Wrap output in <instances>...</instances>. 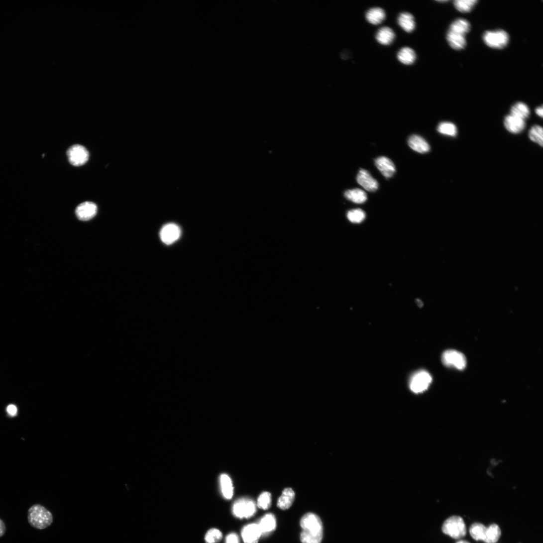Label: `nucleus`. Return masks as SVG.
I'll use <instances>...</instances> for the list:
<instances>
[{
	"label": "nucleus",
	"mask_w": 543,
	"mask_h": 543,
	"mask_svg": "<svg viewBox=\"0 0 543 543\" xmlns=\"http://www.w3.org/2000/svg\"><path fill=\"white\" fill-rule=\"evenodd\" d=\"M97 207L92 202H85L80 205L76 209L77 217L82 221H88L93 218L97 214Z\"/></svg>",
	"instance_id": "obj_11"
},
{
	"label": "nucleus",
	"mask_w": 543,
	"mask_h": 543,
	"mask_svg": "<svg viewBox=\"0 0 543 543\" xmlns=\"http://www.w3.org/2000/svg\"><path fill=\"white\" fill-rule=\"evenodd\" d=\"M437 130L440 133L449 136L454 137L457 134V128L456 125L449 122H441L438 125Z\"/></svg>",
	"instance_id": "obj_29"
},
{
	"label": "nucleus",
	"mask_w": 543,
	"mask_h": 543,
	"mask_svg": "<svg viewBox=\"0 0 543 543\" xmlns=\"http://www.w3.org/2000/svg\"><path fill=\"white\" fill-rule=\"evenodd\" d=\"M181 235V229L176 224L169 223L165 225L161 229L160 237L163 242L170 244L178 239Z\"/></svg>",
	"instance_id": "obj_10"
},
{
	"label": "nucleus",
	"mask_w": 543,
	"mask_h": 543,
	"mask_svg": "<svg viewBox=\"0 0 543 543\" xmlns=\"http://www.w3.org/2000/svg\"><path fill=\"white\" fill-rule=\"evenodd\" d=\"M470 23L466 19L458 18L450 25L449 31L465 35L470 30Z\"/></svg>",
	"instance_id": "obj_25"
},
{
	"label": "nucleus",
	"mask_w": 543,
	"mask_h": 543,
	"mask_svg": "<svg viewBox=\"0 0 543 543\" xmlns=\"http://www.w3.org/2000/svg\"><path fill=\"white\" fill-rule=\"evenodd\" d=\"M442 532L454 539H460L467 534L466 526L462 518L453 516L443 522L441 527Z\"/></svg>",
	"instance_id": "obj_3"
},
{
	"label": "nucleus",
	"mask_w": 543,
	"mask_h": 543,
	"mask_svg": "<svg viewBox=\"0 0 543 543\" xmlns=\"http://www.w3.org/2000/svg\"><path fill=\"white\" fill-rule=\"evenodd\" d=\"M258 525L262 533V537H267L273 532L277 527V521L275 515L272 513L265 515L259 521Z\"/></svg>",
	"instance_id": "obj_12"
},
{
	"label": "nucleus",
	"mask_w": 543,
	"mask_h": 543,
	"mask_svg": "<svg viewBox=\"0 0 543 543\" xmlns=\"http://www.w3.org/2000/svg\"><path fill=\"white\" fill-rule=\"evenodd\" d=\"M456 543H470L468 542V541H465V540H460V541H459L458 542H457Z\"/></svg>",
	"instance_id": "obj_40"
},
{
	"label": "nucleus",
	"mask_w": 543,
	"mask_h": 543,
	"mask_svg": "<svg viewBox=\"0 0 543 543\" xmlns=\"http://www.w3.org/2000/svg\"><path fill=\"white\" fill-rule=\"evenodd\" d=\"M219 483L223 497L226 500L231 499L233 495V486L230 477L226 474H221Z\"/></svg>",
	"instance_id": "obj_18"
},
{
	"label": "nucleus",
	"mask_w": 543,
	"mask_h": 543,
	"mask_svg": "<svg viewBox=\"0 0 543 543\" xmlns=\"http://www.w3.org/2000/svg\"><path fill=\"white\" fill-rule=\"evenodd\" d=\"M366 17L370 23L377 25L384 20L386 14L385 11L381 8H372L367 12Z\"/></svg>",
	"instance_id": "obj_23"
},
{
	"label": "nucleus",
	"mask_w": 543,
	"mask_h": 543,
	"mask_svg": "<svg viewBox=\"0 0 543 543\" xmlns=\"http://www.w3.org/2000/svg\"><path fill=\"white\" fill-rule=\"evenodd\" d=\"M483 39L488 46L501 49L505 47L508 44L509 35L503 30L487 31L483 34Z\"/></svg>",
	"instance_id": "obj_5"
},
{
	"label": "nucleus",
	"mask_w": 543,
	"mask_h": 543,
	"mask_svg": "<svg viewBox=\"0 0 543 543\" xmlns=\"http://www.w3.org/2000/svg\"><path fill=\"white\" fill-rule=\"evenodd\" d=\"M67 156L70 163L76 167L84 165L89 158L88 151L84 146L80 144L71 146L67 152Z\"/></svg>",
	"instance_id": "obj_8"
},
{
	"label": "nucleus",
	"mask_w": 543,
	"mask_h": 543,
	"mask_svg": "<svg viewBox=\"0 0 543 543\" xmlns=\"http://www.w3.org/2000/svg\"><path fill=\"white\" fill-rule=\"evenodd\" d=\"M8 413L11 416H15L17 412V408L14 405H9L7 409Z\"/></svg>",
	"instance_id": "obj_36"
},
{
	"label": "nucleus",
	"mask_w": 543,
	"mask_h": 543,
	"mask_svg": "<svg viewBox=\"0 0 543 543\" xmlns=\"http://www.w3.org/2000/svg\"><path fill=\"white\" fill-rule=\"evenodd\" d=\"M477 2V0H456L454 5L459 11L466 13L470 12Z\"/></svg>",
	"instance_id": "obj_30"
},
{
	"label": "nucleus",
	"mask_w": 543,
	"mask_h": 543,
	"mask_svg": "<svg viewBox=\"0 0 543 543\" xmlns=\"http://www.w3.org/2000/svg\"><path fill=\"white\" fill-rule=\"evenodd\" d=\"M295 497V492L291 488H286L282 492L279 498L277 506L282 510L289 509L293 505Z\"/></svg>",
	"instance_id": "obj_17"
},
{
	"label": "nucleus",
	"mask_w": 543,
	"mask_h": 543,
	"mask_svg": "<svg viewBox=\"0 0 543 543\" xmlns=\"http://www.w3.org/2000/svg\"><path fill=\"white\" fill-rule=\"evenodd\" d=\"M225 543H240L238 536L234 533L228 534L226 537Z\"/></svg>",
	"instance_id": "obj_35"
},
{
	"label": "nucleus",
	"mask_w": 543,
	"mask_h": 543,
	"mask_svg": "<svg viewBox=\"0 0 543 543\" xmlns=\"http://www.w3.org/2000/svg\"><path fill=\"white\" fill-rule=\"evenodd\" d=\"M28 521L30 525L38 530H44L53 522V516L50 511L40 505H34L28 511Z\"/></svg>",
	"instance_id": "obj_2"
},
{
	"label": "nucleus",
	"mask_w": 543,
	"mask_h": 543,
	"mask_svg": "<svg viewBox=\"0 0 543 543\" xmlns=\"http://www.w3.org/2000/svg\"><path fill=\"white\" fill-rule=\"evenodd\" d=\"M255 502L249 498H242L236 500L232 508V512L236 518L250 519L257 513Z\"/></svg>",
	"instance_id": "obj_4"
},
{
	"label": "nucleus",
	"mask_w": 543,
	"mask_h": 543,
	"mask_svg": "<svg viewBox=\"0 0 543 543\" xmlns=\"http://www.w3.org/2000/svg\"><path fill=\"white\" fill-rule=\"evenodd\" d=\"M357 181L361 186L369 192H374L378 188V182L368 171L364 169H361L359 171L357 177Z\"/></svg>",
	"instance_id": "obj_13"
},
{
	"label": "nucleus",
	"mask_w": 543,
	"mask_h": 543,
	"mask_svg": "<svg viewBox=\"0 0 543 543\" xmlns=\"http://www.w3.org/2000/svg\"><path fill=\"white\" fill-rule=\"evenodd\" d=\"M441 359L444 365L458 370H462L466 366V357L462 353L456 350H449L445 351L442 354Z\"/></svg>",
	"instance_id": "obj_7"
},
{
	"label": "nucleus",
	"mask_w": 543,
	"mask_h": 543,
	"mask_svg": "<svg viewBox=\"0 0 543 543\" xmlns=\"http://www.w3.org/2000/svg\"><path fill=\"white\" fill-rule=\"evenodd\" d=\"M502 535L500 527L496 524H492L487 527L485 539L486 543H496L500 540Z\"/></svg>",
	"instance_id": "obj_24"
},
{
	"label": "nucleus",
	"mask_w": 543,
	"mask_h": 543,
	"mask_svg": "<svg viewBox=\"0 0 543 543\" xmlns=\"http://www.w3.org/2000/svg\"><path fill=\"white\" fill-rule=\"evenodd\" d=\"M375 165L386 178H390L396 173V167L388 158L380 157L375 160Z\"/></svg>",
	"instance_id": "obj_15"
},
{
	"label": "nucleus",
	"mask_w": 543,
	"mask_h": 543,
	"mask_svg": "<svg viewBox=\"0 0 543 543\" xmlns=\"http://www.w3.org/2000/svg\"><path fill=\"white\" fill-rule=\"evenodd\" d=\"M244 543H258L262 533L258 524L252 523L245 526L241 530Z\"/></svg>",
	"instance_id": "obj_9"
},
{
	"label": "nucleus",
	"mask_w": 543,
	"mask_h": 543,
	"mask_svg": "<svg viewBox=\"0 0 543 543\" xmlns=\"http://www.w3.org/2000/svg\"><path fill=\"white\" fill-rule=\"evenodd\" d=\"M432 382V377L426 371L421 370L412 375L410 381L411 390L416 393L426 391Z\"/></svg>",
	"instance_id": "obj_6"
},
{
	"label": "nucleus",
	"mask_w": 543,
	"mask_h": 543,
	"mask_svg": "<svg viewBox=\"0 0 543 543\" xmlns=\"http://www.w3.org/2000/svg\"><path fill=\"white\" fill-rule=\"evenodd\" d=\"M487 527L480 523H473L469 528L471 537L476 541H484Z\"/></svg>",
	"instance_id": "obj_27"
},
{
	"label": "nucleus",
	"mask_w": 543,
	"mask_h": 543,
	"mask_svg": "<svg viewBox=\"0 0 543 543\" xmlns=\"http://www.w3.org/2000/svg\"><path fill=\"white\" fill-rule=\"evenodd\" d=\"M530 111L527 105L523 103H518L514 105L511 110V114L524 120L530 116Z\"/></svg>",
	"instance_id": "obj_28"
},
{
	"label": "nucleus",
	"mask_w": 543,
	"mask_h": 543,
	"mask_svg": "<svg viewBox=\"0 0 543 543\" xmlns=\"http://www.w3.org/2000/svg\"><path fill=\"white\" fill-rule=\"evenodd\" d=\"M529 136L531 140L543 146V129L541 126H533L529 131Z\"/></svg>",
	"instance_id": "obj_31"
},
{
	"label": "nucleus",
	"mask_w": 543,
	"mask_h": 543,
	"mask_svg": "<svg viewBox=\"0 0 543 543\" xmlns=\"http://www.w3.org/2000/svg\"><path fill=\"white\" fill-rule=\"evenodd\" d=\"M408 143L413 150L419 153H426L430 150V145L426 140L417 135L411 136L409 139Z\"/></svg>",
	"instance_id": "obj_16"
},
{
	"label": "nucleus",
	"mask_w": 543,
	"mask_h": 543,
	"mask_svg": "<svg viewBox=\"0 0 543 543\" xmlns=\"http://www.w3.org/2000/svg\"><path fill=\"white\" fill-rule=\"evenodd\" d=\"M447 39L450 46L456 50H460L466 45V40L463 35L448 31Z\"/></svg>",
	"instance_id": "obj_19"
},
{
	"label": "nucleus",
	"mask_w": 543,
	"mask_h": 543,
	"mask_svg": "<svg viewBox=\"0 0 543 543\" xmlns=\"http://www.w3.org/2000/svg\"><path fill=\"white\" fill-rule=\"evenodd\" d=\"M395 33L393 30L388 27L381 28L376 35V40L383 45H389L395 38Z\"/></svg>",
	"instance_id": "obj_20"
},
{
	"label": "nucleus",
	"mask_w": 543,
	"mask_h": 543,
	"mask_svg": "<svg viewBox=\"0 0 543 543\" xmlns=\"http://www.w3.org/2000/svg\"><path fill=\"white\" fill-rule=\"evenodd\" d=\"M417 303L419 307H422L423 306V303L420 300H417Z\"/></svg>",
	"instance_id": "obj_39"
},
{
	"label": "nucleus",
	"mask_w": 543,
	"mask_h": 543,
	"mask_svg": "<svg viewBox=\"0 0 543 543\" xmlns=\"http://www.w3.org/2000/svg\"><path fill=\"white\" fill-rule=\"evenodd\" d=\"M344 196L349 201L358 204H363L367 200L366 193L360 189L347 190L345 192Z\"/></svg>",
	"instance_id": "obj_21"
},
{
	"label": "nucleus",
	"mask_w": 543,
	"mask_h": 543,
	"mask_svg": "<svg viewBox=\"0 0 543 543\" xmlns=\"http://www.w3.org/2000/svg\"><path fill=\"white\" fill-rule=\"evenodd\" d=\"M416 54L413 49L410 47L402 48L398 54V60L405 65H411L416 59Z\"/></svg>",
	"instance_id": "obj_26"
},
{
	"label": "nucleus",
	"mask_w": 543,
	"mask_h": 543,
	"mask_svg": "<svg viewBox=\"0 0 543 543\" xmlns=\"http://www.w3.org/2000/svg\"><path fill=\"white\" fill-rule=\"evenodd\" d=\"M398 23L400 26L407 32H412L416 27L414 17L409 12L401 13L398 18Z\"/></svg>",
	"instance_id": "obj_22"
},
{
	"label": "nucleus",
	"mask_w": 543,
	"mask_h": 543,
	"mask_svg": "<svg viewBox=\"0 0 543 543\" xmlns=\"http://www.w3.org/2000/svg\"><path fill=\"white\" fill-rule=\"evenodd\" d=\"M272 505V496L269 492H264L258 499L257 506L263 510H269Z\"/></svg>",
	"instance_id": "obj_32"
},
{
	"label": "nucleus",
	"mask_w": 543,
	"mask_h": 543,
	"mask_svg": "<svg viewBox=\"0 0 543 543\" xmlns=\"http://www.w3.org/2000/svg\"><path fill=\"white\" fill-rule=\"evenodd\" d=\"M504 125L508 131L516 134L523 131L525 128L526 123L524 120L510 114L505 117Z\"/></svg>",
	"instance_id": "obj_14"
},
{
	"label": "nucleus",
	"mask_w": 543,
	"mask_h": 543,
	"mask_svg": "<svg viewBox=\"0 0 543 543\" xmlns=\"http://www.w3.org/2000/svg\"><path fill=\"white\" fill-rule=\"evenodd\" d=\"M347 218L351 222L360 223L365 219L366 214L361 209L353 210L347 213Z\"/></svg>",
	"instance_id": "obj_33"
},
{
	"label": "nucleus",
	"mask_w": 543,
	"mask_h": 543,
	"mask_svg": "<svg viewBox=\"0 0 543 543\" xmlns=\"http://www.w3.org/2000/svg\"><path fill=\"white\" fill-rule=\"evenodd\" d=\"M222 538V534L217 529H212L206 534L205 540L207 543H218Z\"/></svg>",
	"instance_id": "obj_34"
},
{
	"label": "nucleus",
	"mask_w": 543,
	"mask_h": 543,
	"mask_svg": "<svg viewBox=\"0 0 543 543\" xmlns=\"http://www.w3.org/2000/svg\"><path fill=\"white\" fill-rule=\"evenodd\" d=\"M302 529V543H321L324 537V526L320 517L313 513L305 514L300 521Z\"/></svg>",
	"instance_id": "obj_1"
},
{
	"label": "nucleus",
	"mask_w": 543,
	"mask_h": 543,
	"mask_svg": "<svg viewBox=\"0 0 543 543\" xmlns=\"http://www.w3.org/2000/svg\"><path fill=\"white\" fill-rule=\"evenodd\" d=\"M536 114L540 117H543V107H539L536 109Z\"/></svg>",
	"instance_id": "obj_38"
},
{
	"label": "nucleus",
	"mask_w": 543,
	"mask_h": 543,
	"mask_svg": "<svg viewBox=\"0 0 543 543\" xmlns=\"http://www.w3.org/2000/svg\"><path fill=\"white\" fill-rule=\"evenodd\" d=\"M6 531V527L4 522L0 519V538L3 537Z\"/></svg>",
	"instance_id": "obj_37"
}]
</instances>
